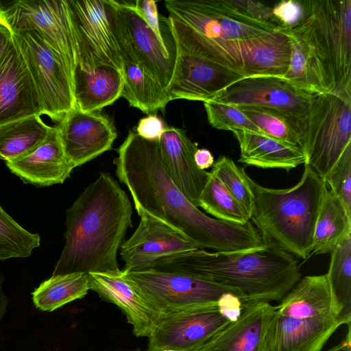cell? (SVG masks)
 Returning <instances> with one entry per match:
<instances>
[{"instance_id": "6da1fadb", "label": "cell", "mask_w": 351, "mask_h": 351, "mask_svg": "<svg viewBox=\"0 0 351 351\" xmlns=\"http://www.w3.org/2000/svg\"><path fill=\"white\" fill-rule=\"evenodd\" d=\"M114 160L116 176L129 190L136 211H143L185 236L197 248L243 252L263 246L248 221L233 223L207 216L193 205L166 173L158 141L130 131Z\"/></svg>"}, {"instance_id": "7a4b0ae2", "label": "cell", "mask_w": 351, "mask_h": 351, "mask_svg": "<svg viewBox=\"0 0 351 351\" xmlns=\"http://www.w3.org/2000/svg\"><path fill=\"white\" fill-rule=\"evenodd\" d=\"M132 214L125 191L101 172L66 210V241L52 276L119 271L118 250L132 227Z\"/></svg>"}, {"instance_id": "3957f363", "label": "cell", "mask_w": 351, "mask_h": 351, "mask_svg": "<svg viewBox=\"0 0 351 351\" xmlns=\"http://www.w3.org/2000/svg\"><path fill=\"white\" fill-rule=\"evenodd\" d=\"M149 269L183 274L230 289L236 292L243 307L279 302L301 278L298 258L267 244L234 252L196 248L163 257Z\"/></svg>"}, {"instance_id": "277c9868", "label": "cell", "mask_w": 351, "mask_h": 351, "mask_svg": "<svg viewBox=\"0 0 351 351\" xmlns=\"http://www.w3.org/2000/svg\"><path fill=\"white\" fill-rule=\"evenodd\" d=\"M165 5L176 48L243 74L244 56L256 38L281 28L249 16L232 0H167Z\"/></svg>"}, {"instance_id": "5b68a950", "label": "cell", "mask_w": 351, "mask_h": 351, "mask_svg": "<svg viewBox=\"0 0 351 351\" xmlns=\"http://www.w3.org/2000/svg\"><path fill=\"white\" fill-rule=\"evenodd\" d=\"M253 196L250 221L263 244L274 245L297 258L311 256L314 230L326 183L308 165L300 181L284 189H270L245 173Z\"/></svg>"}, {"instance_id": "8992f818", "label": "cell", "mask_w": 351, "mask_h": 351, "mask_svg": "<svg viewBox=\"0 0 351 351\" xmlns=\"http://www.w3.org/2000/svg\"><path fill=\"white\" fill-rule=\"evenodd\" d=\"M343 324L326 274L306 276L273 306L259 351H321Z\"/></svg>"}, {"instance_id": "52a82bcc", "label": "cell", "mask_w": 351, "mask_h": 351, "mask_svg": "<svg viewBox=\"0 0 351 351\" xmlns=\"http://www.w3.org/2000/svg\"><path fill=\"white\" fill-rule=\"evenodd\" d=\"M302 148L305 164L324 180L341 156L351 149V90L315 98Z\"/></svg>"}, {"instance_id": "ba28073f", "label": "cell", "mask_w": 351, "mask_h": 351, "mask_svg": "<svg viewBox=\"0 0 351 351\" xmlns=\"http://www.w3.org/2000/svg\"><path fill=\"white\" fill-rule=\"evenodd\" d=\"M11 32L36 86L43 114L60 123L75 108L71 72L38 32Z\"/></svg>"}, {"instance_id": "9c48e42d", "label": "cell", "mask_w": 351, "mask_h": 351, "mask_svg": "<svg viewBox=\"0 0 351 351\" xmlns=\"http://www.w3.org/2000/svg\"><path fill=\"white\" fill-rule=\"evenodd\" d=\"M332 92L351 90V0L301 1Z\"/></svg>"}, {"instance_id": "30bf717a", "label": "cell", "mask_w": 351, "mask_h": 351, "mask_svg": "<svg viewBox=\"0 0 351 351\" xmlns=\"http://www.w3.org/2000/svg\"><path fill=\"white\" fill-rule=\"evenodd\" d=\"M0 23L11 32H38L62 58L73 77L78 55L66 0L0 1Z\"/></svg>"}, {"instance_id": "8fae6325", "label": "cell", "mask_w": 351, "mask_h": 351, "mask_svg": "<svg viewBox=\"0 0 351 351\" xmlns=\"http://www.w3.org/2000/svg\"><path fill=\"white\" fill-rule=\"evenodd\" d=\"M150 306L160 316L197 306L217 303L224 293L233 290L183 274L153 269H122Z\"/></svg>"}, {"instance_id": "7c38bea8", "label": "cell", "mask_w": 351, "mask_h": 351, "mask_svg": "<svg viewBox=\"0 0 351 351\" xmlns=\"http://www.w3.org/2000/svg\"><path fill=\"white\" fill-rule=\"evenodd\" d=\"M77 48V66L100 65L123 73V63L108 19L106 0H66Z\"/></svg>"}, {"instance_id": "4fadbf2b", "label": "cell", "mask_w": 351, "mask_h": 351, "mask_svg": "<svg viewBox=\"0 0 351 351\" xmlns=\"http://www.w3.org/2000/svg\"><path fill=\"white\" fill-rule=\"evenodd\" d=\"M317 96L297 88L283 77H249L232 84L210 100L237 106L274 108L305 130L311 105Z\"/></svg>"}, {"instance_id": "5bb4252c", "label": "cell", "mask_w": 351, "mask_h": 351, "mask_svg": "<svg viewBox=\"0 0 351 351\" xmlns=\"http://www.w3.org/2000/svg\"><path fill=\"white\" fill-rule=\"evenodd\" d=\"M230 322L217 302L162 315L148 337V351H195Z\"/></svg>"}, {"instance_id": "9a60e30c", "label": "cell", "mask_w": 351, "mask_h": 351, "mask_svg": "<svg viewBox=\"0 0 351 351\" xmlns=\"http://www.w3.org/2000/svg\"><path fill=\"white\" fill-rule=\"evenodd\" d=\"M244 77L239 71L176 48L173 75L167 90L171 101L205 102Z\"/></svg>"}, {"instance_id": "2e32d148", "label": "cell", "mask_w": 351, "mask_h": 351, "mask_svg": "<svg viewBox=\"0 0 351 351\" xmlns=\"http://www.w3.org/2000/svg\"><path fill=\"white\" fill-rule=\"evenodd\" d=\"M121 26L131 47L134 63L166 90L173 75L176 53L148 25L133 1H114Z\"/></svg>"}, {"instance_id": "e0dca14e", "label": "cell", "mask_w": 351, "mask_h": 351, "mask_svg": "<svg viewBox=\"0 0 351 351\" xmlns=\"http://www.w3.org/2000/svg\"><path fill=\"white\" fill-rule=\"evenodd\" d=\"M139 224L121 248L123 270L149 269L158 260L197 247L183 234L143 211H136Z\"/></svg>"}, {"instance_id": "ac0fdd59", "label": "cell", "mask_w": 351, "mask_h": 351, "mask_svg": "<svg viewBox=\"0 0 351 351\" xmlns=\"http://www.w3.org/2000/svg\"><path fill=\"white\" fill-rule=\"evenodd\" d=\"M69 161L74 168L111 149L117 132L100 113L73 109L58 125Z\"/></svg>"}, {"instance_id": "d6986e66", "label": "cell", "mask_w": 351, "mask_h": 351, "mask_svg": "<svg viewBox=\"0 0 351 351\" xmlns=\"http://www.w3.org/2000/svg\"><path fill=\"white\" fill-rule=\"evenodd\" d=\"M43 115L40 100L19 48L12 43L0 64V125Z\"/></svg>"}, {"instance_id": "ffe728a7", "label": "cell", "mask_w": 351, "mask_h": 351, "mask_svg": "<svg viewBox=\"0 0 351 351\" xmlns=\"http://www.w3.org/2000/svg\"><path fill=\"white\" fill-rule=\"evenodd\" d=\"M158 142L166 173L189 202L198 208L209 172L199 169L195 162L197 145L183 130L170 126H166Z\"/></svg>"}, {"instance_id": "44dd1931", "label": "cell", "mask_w": 351, "mask_h": 351, "mask_svg": "<svg viewBox=\"0 0 351 351\" xmlns=\"http://www.w3.org/2000/svg\"><path fill=\"white\" fill-rule=\"evenodd\" d=\"M285 29L291 40V54L289 69L283 77L297 88L313 95L332 92L330 77L316 45L308 17L304 14L302 21Z\"/></svg>"}, {"instance_id": "7402d4cb", "label": "cell", "mask_w": 351, "mask_h": 351, "mask_svg": "<svg viewBox=\"0 0 351 351\" xmlns=\"http://www.w3.org/2000/svg\"><path fill=\"white\" fill-rule=\"evenodd\" d=\"M5 164L24 182L38 186L62 184L74 169L66 156L58 125L31 151Z\"/></svg>"}, {"instance_id": "603a6c76", "label": "cell", "mask_w": 351, "mask_h": 351, "mask_svg": "<svg viewBox=\"0 0 351 351\" xmlns=\"http://www.w3.org/2000/svg\"><path fill=\"white\" fill-rule=\"evenodd\" d=\"M88 276L90 289L122 311L132 325L134 335L148 337L160 315L125 277L123 271L89 273Z\"/></svg>"}, {"instance_id": "cb8c5ba5", "label": "cell", "mask_w": 351, "mask_h": 351, "mask_svg": "<svg viewBox=\"0 0 351 351\" xmlns=\"http://www.w3.org/2000/svg\"><path fill=\"white\" fill-rule=\"evenodd\" d=\"M273 305L258 302L243 307L230 322L195 351H259L265 324Z\"/></svg>"}, {"instance_id": "d4e9b609", "label": "cell", "mask_w": 351, "mask_h": 351, "mask_svg": "<svg viewBox=\"0 0 351 351\" xmlns=\"http://www.w3.org/2000/svg\"><path fill=\"white\" fill-rule=\"evenodd\" d=\"M232 133L240 147L239 162L287 172L306 162V156L300 147L248 130H236Z\"/></svg>"}, {"instance_id": "484cf974", "label": "cell", "mask_w": 351, "mask_h": 351, "mask_svg": "<svg viewBox=\"0 0 351 351\" xmlns=\"http://www.w3.org/2000/svg\"><path fill=\"white\" fill-rule=\"evenodd\" d=\"M123 75L117 69L100 65L93 70L76 66L73 77L75 108L84 112H96L112 104L123 88Z\"/></svg>"}, {"instance_id": "4316f807", "label": "cell", "mask_w": 351, "mask_h": 351, "mask_svg": "<svg viewBox=\"0 0 351 351\" xmlns=\"http://www.w3.org/2000/svg\"><path fill=\"white\" fill-rule=\"evenodd\" d=\"M291 54V40L285 27L260 36L244 56L245 76L284 77Z\"/></svg>"}, {"instance_id": "83f0119b", "label": "cell", "mask_w": 351, "mask_h": 351, "mask_svg": "<svg viewBox=\"0 0 351 351\" xmlns=\"http://www.w3.org/2000/svg\"><path fill=\"white\" fill-rule=\"evenodd\" d=\"M351 234V215L327 186L315 223L311 254L331 253Z\"/></svg>"}, {"instance_id": "f1b7e54d", "label": "cell", "mask_w": 351, "mask_h": 351, "mask_svg": "<svg viewBox=\"0 0 351 351\" xmlns=\"http://www.w3.org/2000/svg\"><path fill=\"white\" fill-rule=\"evenodd\" d=\"M122 63L124 83L121 97L148 115L164 111L171 101L167 90L138 65L129 60Z\"/></svg>"}, {"instance_id": "f546056e", "label": "cell", "mask_w": 351, "mask_h": 351, "mask_svg": "<svg viewBox=\"0 0 351 351\" xmlns=\"http://www.w3.org/2000/svg\"><path fill=\"white\" fill-rule=\"evenodd\" d=\"M52 126L34 114L0 125V160L5 162L31 151L48 135Z\"/></svg>"}, {"instance_id": "4dcf8cb0", "label": "cell", "mask_w": 351, "mask_h": 351, "mask_svg": "<svg viewBox=\"0 0 351 351\" xmlns=\"http://www.w3.org/2000/svg\"><path fill=\"white\" fill-rule=\"evenodd\" d=\"M89 290L88 274L71 273L52 276L32 292V300L36 308L51 312L84 298Z\"/></svg>"}, {"instance_id": "1f68e13d", "label": "cell", "mask_w": 351, "mask_h": 351, "mask_svg": "<svg viewBox=\"0 0 351 351\" xmlns=\"http://www.w3.org/2000/svg\"><path fill=\"white\" fill-rule=\"evenodd\" d=\"M327 278L347 325L351 322V234L331 252Z\"/></svg>"}, {"instance_id": "d6a6232c", "label": "cell", "mask_w": 351, "mask_h": 351, "mask_svg": "<svg viewBox=\"0 0 351 351\" xmlns=\"http://www.w3.org/2000/svg\"><path fill=\"white\" fill-rule=\"evenodd\" d=\"M238 107L264 134L294 146L302 147L304 130L283 112L265 106Z\"/></svg>"}, {"instance_id": "836d02e7", "label": "cell", "mask_w": 351, "mask_h": 351, "mask_svg": "<svg viewBox=\"0 0 351 351\" xmlns=\"http://www.w3.org/2000/svg\"><path fill=\"white\" fill-rule=\"evenodd\" d=\"M199 207L219 220L240 224L250 221L248 216L237 201L222 183L210 173L199 199Z\"/></svg>"}, {"instance_id": "e575fe53", "label": "cell", "mask_w": 351, "mask_h": 351, "mask_svg": "<svg viewBox=\"0 0 351 351\" xmlns=\"http://www.w3.org/2000/svg\"><path fill=\"white\" fill-rule=\"evenodd\" d=\"M40 241L38 234L24 229L0 206V261L27 257Z\"/></svg>"}, {"instance_id": "d590c367", "label": "cell", "mask_w": 351, "mask_h": 351, "mask_svg": "<svg viewBox=\"0 0 351 351\" xmlns=\"http://www.w3.org/2000/svg\"><path fill=\"white\" fill-rule=\"evenodd\" d=\"M210 174L218 179L229 193L237 201L250 218L253 196L245 179V170L239 168L233 160L226 156H220L212 166Z\"/></svg>"}, {"instance_id": "8d00e7d4", "label": "cell", "mask_w": 351, "mask_h": 351, "mask_svg": "<svg viewBox=\"0 0 351 351\" xmlns=\"http://www.w3.org/2000/svg\"><path fill=\"white\" fill-rule=\"evenodd\" d=\"M204 104L208 122L213 128L232 132L236 130H245L264 134L238 106L213 100L205 101Z\"/></svg>"}, {"instance_id": "74e56055", "label": "cell", "mask_w": 351, "mask_h": 351, "mask_svg": "<svg viewBox=\"0 0 351 351\" xmlns=\"http://www.w3.org/2000/svg\"><path fill=\"white\" fill-rule=\"evenodd\" d=\"M324 180L351 215V149L341 156Z\"/></svg>"}, {"instance_id": "f35d334b", "label": "cell", "mask_w": 351, "mask_h": 351, "mask_svg": "<svg viewBox=\"0 0 351 351\" xmlns=\"http://www.w3.org/2000/svg\"><path fill=\"white\" fill-rule=\"evenodd\" d=\"M271 12L276 21L282 27H292L303 20L304 9L301 1L282 0L273 8Z\"/></svg>"}, {"instance_id": "ab89813d", "label": "cell", "mask_w": 351, "mask_h": 351, "mask_svg": "<svg viewBox=\"0 0 351 351\" xmlns=\"http://www.w3.org/2000/svg\"><path fill=\"white\" fill-rule=\"evenodd\" d=\"M133 4L158 37L165 42L161 30L156 2L152 0H137L133 1Z\"/></svg>"}, {"instance_id": "60d3db41", "label": "cell", "mask_w": 351, "mask_h": 351, "mask_svg": "<svg viewBox=\"0 0 351 351\" xmlns=\"http://www.w3.org/2000/svg\"><path fill=\"white\" fill-rule=\"evenodd\" d=\"M165 128L162 119L151 114L139 120L135 131L144 139L158 141Z\"/></svg>"}, {"instance_id": "b9f144b4", "label": "cell", "mask_w": 351, "mask_h": 351, "mask_svg": "<svg viewBox=\"0 0 351 351\" xmlns=\"http://www.w3.org/2000/svg\"><path fill=\"white\" fill-rule=\"evenodd\" d=\"M232 2L253 19L278 24L273 16L271 8L261 2L250 0H234Z\"/></svg>"}, {"instance_id": "7bdbcfd3", "label": "cell", "mask_w": 351, "mask_h": 351, "mask_svg": "<svg viewBox=\"0 0 351 351\" xmlns=\"http://www.w3.org/2000/svg\"><path fill=\"white\" fill-rule=\"evenodd\" d=\"M219 312L230 322L236 321L241 313L243 305L240 298L232 293H224L217 301Z\"/></svg>"}, {"instance_id": "ee69618b", "label": "cell", "mask_w": 351, "mask_h": 351, "mask_svg": "<svg viewBox=\"0 0 351 351\" xmlns=\"http://www.w3.org/2000/svg\"><path fill=\"white\" fill-rule=\"evenodd\" d=\"M194 160L199 169L205 170L214 164V157L207 149H197L194 154Z\"/></svg>"}, {"instance_id": "f6af8a7d", "label": "cell", "mask_w": 351, "mask_h": 351, "mask_svg": "<svg viewBox=\"0 0 351 351\" xmlns=\"http://www.w3.org/2000/svg\"><path fill=\"white\" fill-rule=\"evenodd\" d=\"M12 43L11 31L0 23V64Z\"/></svg>"}, {"instance_id": "bcb514c9", "label": "cell", "mask_w": 351, "mask_h": 351, "mask_svg": "<svg viewBox=\"0 0 351 351\" xmlns=\"http://www.w3.org/2000/svg\"><path fill=\"white\" fill-rule=\"evenodd\" d=\"M327 351H351V327L348 325V332L346 338L337 345Z\"/></svg>"}, {"instance_id": "7dc6e473", "label": "cell", "mask_w": 351, "mask_h": 351, "mask_svg": "<svg viewBox=\"0 0 351 351\" xmlns=\"http://www.w3.org/2000/svg\"><path fill=\"white\" fill-rule=\"evenodd\" d=\"M8 304V298L3 290L2 281L0 279V322L6 311V307Z\"/></svg>"}]
</instances>
